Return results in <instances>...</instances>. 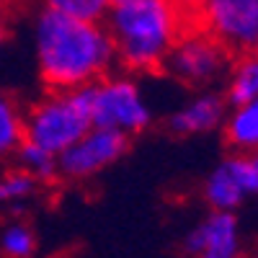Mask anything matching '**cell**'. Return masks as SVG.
I'll return each mask as SVG.
<instances>
[{
	"instance_id": "9c48e42d",
	"label": "cell",
	"mask_w": 258,
	"mask_h": 258,
	"mask_svg": "<svg viewBox=\"0 0 258 258\" xmlns=\"http://www.w3.org/2000/svg\"><path fill=\"white\" fill-rule=\"evenodd\" d=\"M183 253L188 258H240L243 238L235 212H209L183 238Z\"/></svg>"
},
{
	"instance_id": "277c9868",
	"label": "cell",
	"mask_w": 258,
	"mask_h": 258,
	"mask_svg": "<svg viewBox=\"0 0 258 258\" xmlns=\"http://www.w3.org/2000/svg\"><path fill=\"white\" fill-rule=\"evenodd\" d=\"M93 126L114 129L129 140L150 129L155 114L142 85L129 73H109L91 85Z\"/></svg>"
},
{
	"instance_id": "44dd1931",
	"label": "cell",
	"mask_w": 258,
	"mask_h": 258,
	"mask_svg": "<svg viewBox=\"0 0 258 258\" xmlns=\"http://www.w3.org/2000/svg\"><path fill=\"white\" fill-rule=\"evenodd\" d=\"M250 160H253V165H255V170H258V153H250Z\"/></svg>"
},
{
	"instance_id": "5bb4252c",
	"label": "cell",
	"mask_w": 258,
	"mask_h": 258,
	"mask_svg": "<svg viewBox=\"0 0 258 258\" xmlns=\"http://www.w3.org/2000/svg\"><path fill=\"white\" fill-rule=\"evenodd\" d=\"M41 183L26 173L24 168H8L0 173V207H8V209H21L24 204L34 202L36 194H39Z\"/></svg>"
},
{
	"instance_id": "8fae6325",
	"label": "cell",
	"mask_w": 258,
	"mask_h": 258,
	"mask_svg": "<svg viewBox=\"0 0 258 258\" xmlns=\"http://www.w3.org/2000/svg\"><path fill=\"white\" fill-rule=\"evenodd\" d=\"M222 135L232 153H258V98L230 106L222 121Z\"/></svg>"
},
{
	"instance_id": "ffe728a7",
	"label": "cell",
	"mask_w": 258,
	"mask_h": 258,
	"mask_svg": "<svg viewBox=\"0 0 258 258\" xmlns=\"http://www.w3.org/2000/svg\"><path fill=\"white\" fill-rule=\"evenodd\" d=\"M250 52H255V54H258V34H255V39H253V44H250Z\"/></svg>"
},
{
	"instance_id": "3957f363",
	"label": "cell",
	"mask_w": 258,
	"mask_h": 258,
	"mask_svg": "<svg viewBox=\"0 0 258 258\" xmlns=\"http://www.w3.org/2000/svg\"><path fill=\"white\" fill-rule=\"evenodd\" d=\"M93 126L91 85L73 91H49L24 111V140L59 155Z\"/></svg>"
},
{
	"instance_id": "ac0fdd59",
	"label": "cell",
	"mask_w": 258,
	"mask_h": 258,
	"mask_svg": "<svg viewBox=\"0 0 258 258\" xmlns=\"http://www.w3.org/2000/svg\"><path fill=\"white\" fill-rule=\"evenodd\" d=\"M173 3L183 11V13H188V16H194V11H197L199 8V3H202V0H173Z\"/></svg>"
},
{
	"instance_id": "4fadbf2b",
	"label": "cell",
	"mask_w": 258,
	"mask_h": 258,
	"mask_svg": "<svg viewBox=\"0 0 258 258\" xmlns=\"http://www.w3.org/2000/svg\"><path fill=\"white\" fill-rule=\"evenodd\" d=\"M24 142V109L18 101L0 91V160H11Z\"/></svg>"
},
{
	"instance_id": "7402d4cb",
	"label": "cell",
	"mask_w": 258,
	"mask_h": 258,
	"mask_svg": "<svg viewBox=\"0 0 258 258\" xmlns=\"http://www.w3.org/2000/svg\"><path fill=\"white\" fill-rule=\"evenodd\" d=\"M121 3H132V0H111V6H121Z\"/></svg>"
},
{
	"instance_id": "7c38bea8",
	"label": "cell",
	"mask_w": 258,
	"mask_h": 258,
	"mask_svg": "<svg viewBox=\"0 0 258 258\" xmlns=\"http://www.w3.org/2000/svg\"><path fill=\"white\" fill-rule=\"evenodd\" d=\"M222 96L227 106H240L245 101L258 98V54L255 52L245 49L230 59Z\"/></svg>"
},
{
	"instance_id": "7a4b0ae2",
	"label": "cell",
	"mask_w": 258,
	"mask_h": 258,
	"mask_svg": "<svg viewBox=\"0 0 258 258\" xmlns=\"http://www.w3.org/2000/svg\"><path fill=\"white\" fill-rule=\"evenodd\" d=\"M124 73H158L176 39L191 26V16L173 0H132L111 6L103 21Z\"/></svg>"
},
{
	"instance_id": "9a60e30c",
	"label": "cell",
	"mask_w": 258,
	"mask_h": 258,
	"mask_svg": "<svg viewBox=\"0 0 258 258\" xmlns=\"http://www.w3.org/2000/svg\"><path fill=\"white\" fill-rule=\"evenodd\" d=\"M16 165L18 168H24L26 173H31L41 186L44 183H52L57 181V155L47 153V150H41L39 145H31V142H21V147L16 150V155H13Z\"/></svg>"
},
{
	"instance_id": "d6986e66",
	"label": "cell",
	"mask_w": 258,
	"mask_h": 258,
	"mask_svg": "<svg viewBox=\"0 0 258 258\" xmlns=\"http://www.w3.org/2000/svg\"><path fill=\"white\" fill-rule=\"evenodd\" d=\"M6 41H8V26H6V18L0 16V52H3Z\"/></svg>"
},
{
	"instance_id": "52a82bcc",
	"label": "cell",
	"mask_w": 258,
	"mask_h": 258,
	"mask_svg": "<svg viewBox=\"0 0 258 258\" xmlns=\"http://www.w3.org/2000/svg\"><path fill=\"white\" fill-rule=\"evenodd\" d=\"M191 24L212 34L232 54L245 52L258 34V0H202Z\"/></svg>"
},
{
	"instance_id": "5b68a950",
	"label": "cell",
	"mask_w": 258,
	"mask_h": 258,
	"mask_svg": "<svg viewBox=\"0 0 258 258\" xmlns=\"http://www.w3.org/2000/svg\"><path fill=\"white\" fill-rule=\"evenodd\" d=\"M232 52L220 44L212 34H207L199 26H188L178 39L173 49L168 52L163 70L191 88H214L220 80H225L230 68Z\"/></svg>"
},
{
	"instance_id": "8992f818",
	"label": "cell",
	"mask_w": 258,
	"mask_h": 258,
	"mask_svg": "<svg viewBox=\"0 0 258 258\" xmlns=\"http://www.w3.org/2000/svg\"><path fill=\"white\" fill-rule=\"evenodd\" d=\"M129 150V137L114 129L91 126L80 140L57 155V176L64 181H88L119 163Z\"/></svg>"
},
{
	"instance_id": "ba28073f",
	"label": "cell",
	"mask_w": 258,
	"mask_h": 258,
	"mask_svg": "<svg viewBox=\"0 0 258 258\" xmlns=\"http://www.w3.org/2000/svg\"><path fill=\"white\" fill-rule=\"evenodd\" d=\"M250 197H258V170L243 153L220 160L202 183V199L214 212H235Z\"/></svg>"
},
{
	"instance_id": "30bf717a",
	"label": "cell",
	"mask_w": 258,
	"mask_h": 258,
	"mask_svg": "<svg viewBox=\"0 0 258 258\" xmlns=\"http://www.w3.org/2000/svg\"><path fill=\"white\" fill-rule=\"evenodd\" d=\"M227 116V101L222 91L202 88L197 96L183 101L178 109H173L165 119V126L176 137H197L214 129H222V121Z\"/></svg>"
},
{
	"instance_id": "6da1fadb",
	"label": "cell",
	"mask_w": 258,
	"mask_h": 258,
	"mask_svg": "<svg viewBox=\"0 0 258 258\" xmlns=\"http://www.w3.org/2000/svg\"><path fill=\"white\" fill-rule=\"evenodd\" d=\"M39 78L49 91L93 85L116 70L111 34L98 21H78L41 8L31 26Z\"/></svg>"
},
{
	"instance_id": "e0dca14e",
	"label": "cell",
	"mask_w": 258,
	"mask_h": 258,
	"mask_svg": "<svg viewBox=\"0 0 258 258\" xmlns=\"http://www.w3.org/2000/svg\"><path fill=\"white\" fill-rule=\"evenodd\" d=\"M44 8L57 11L62 16H70L78 21H98L103 24L106 13L111 8V0H41Z\"/></svg>"
},
{
	"instance_id": "2e32d148",
	"label": "cell",
	"mask_w": 258,
	"mask_h": 258,
	"mask_svg": "<svg viewBox=\"0 0 258 258\" xmlns=\"http://www.w3.org/2000/svg\"><path fill=\"white\" fill-rule=\"evenodd\" d=\"M36 248H39V240L29 222L13 220L0 230V253L6 258H34Z\"/></svg>"
}]
</instances>
